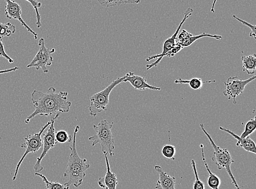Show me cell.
<instances>
[{"label": "cell", "instance_id": "cell-24", "mask_svg": "<svg viewBox=\"0 0 256 189\" xmlns=\"http://www.w3.org/2000/svg\"><path fill=\"white\" fill-rule=\"evenodd\" d=\"M162 154L166 158L172 159V160H175L176 148L172 145L166 144L164 146L162 150Z\"/></svg>", "mask_w": 256, "mask_h": 189}, {"label": "cell", "instance_id": "cell-29", "mask_svg": "<svg viewBox=\"0 0 256 189\" xmlns=\"http://www.w3.org/2000/svg\"><path fill=\"white\" fill-rule=\"evenodd\" d=\"M0 57L4 58L6 60H7L10 64L14 62V59L12 58L6 52L3 42V38H0Z\"/></svg>", "mask_w": 256, "mask_h": 189}, {"label": "cell", "instance_id": "cell-23", "mask_svg": "<svg viewBox=\"0 0 256 189\" xmlns=\"http://www.w3.org/2000/svg\"><path fill=\"white\" fill-rule=\"evenodd\" d=\"M256 129V116L252 119L248 120L246 125L245 130L242 133L240 136L241 138H246L250 136V135L252 134Z\"/></svg>", "mask_w": 256, "mask_h": 189}, {"label": "cell", "instance_id": "cell-31", "mask_svg": "<svg viewBox=\"0 0 256 189\" xmlns=\"http://www.w3.org/2000/svg\"><path fill=\"white\" fill-rule=\"evenodd\" d=\"M217 1H218V0H214V1H213L212 7L211 8V12L212 13L215 12V10H214V8H215L216 4Z\"/></svg>", "mask_w": 256, "mask_h": 189}, {"label": "cell", "instance_id": "cell-13", "mask_svg": "<svg viewBox=\"0 0 256 189\" xmlns=\"http://www.w3.org/2000/svg\"><path fill=\"white\" fill-rule=\"evenodd\" d=\"M124 82H129L136 90L144 91L150 90L153 91H160V88L148 84L144 76L134 74L132 72H128L124 76Z\"/></svg>", "mask_w": 256, "mask_h": 189}, {"label": "cell", "instance_id": "cell-19", "mask_svg": "<svg viewBox=\"0 0 256 189\" xmlns=\"http://www.w3.org/2000/svg\"><path fill=\"white\" fill-rule=\"evenodd\" d=\"M216 80L203 81L200 78H194L190 80H184L180 78L176 80V84H188L194 90H200L204 84H212L215 82Z\"/></svg>", "mask_w": 256, "mask_h": 189}, {"label": "cell", "instance_id": "cell-17", "mask_svg": "<svg viewBox=\"0 0 256 189\" xmlns=\"http://www.w3.org/2000/svg\"><path fill=\"white\" fill-rule=\"evenodd\" d=\"M200 146L201 148L202 160H203L206 170L208 174H209V176H208L207 179V184L212 189H220V186L222 184V180L217 175L211 172L204 156V146L203 144H200Z\"/></svg>", "mask_w": 256, "mask_h": 189}, {"label": "cell", "instance_id": "cell-27", "mask_svg": "<svg viewBox=\"0 0 256 189\" xmlns=\"http://www.w3.org/2000/svg\"><path fill=\"white\" fill-rule=\"evenodd\" d=\"M26 1L30 4L34 10H35L36 15V25L38 28H40L42 26L40 22L41 16L39 13L38 9L41 8L42 4L38 2V0H26Z\"/></svg>", "mask_w": 256, "mask_h": 189}, {"label": "cell", "instance_id": "cell-22", "mask_svg": "<svg viewBox=\"0 0 256 189\" xmlns=\"http://www.w3.org/2000/svg\"><path fill=\"white\" fill-rule=\"evenodd\" d=\"M16 31V26L10 22H0V38L10 37Z\"/></svg>", "mask_w": 256, "mask_h": 189}, {"label": "cell", "instance_id": "cell-16", "mask_svg": "<svg viewBox=\"0 0 256 189\" xmlns=\"http://www.w3.org/2000/svg\"><path fill=\"white\" fill-rule=\"evenodd\" d=\"M220 130L228 133L234 137L236 140V146L238 147H241L244 150L248 152H252L256 154V146L254 142L249 136L246 138H241L234 132L230 131V130L220 126Z\"/></svg>", "mask_w": 256, "mask_h": 189}, {"label": "cell", "instance_id": "cell-9", "mask_svg": "<svg viewBox=\"0 0 256 189\" xmlns=\"http://www.w3.org/2000/svg\"><path fill=\"white\" fill-rule=\"evenodd\" d=\"M38 46L40 49L33 60L27 66V68H34L36 70L42 69L44 73L48 74L49 72V70L47 66H51L53 62V57L52 54L56 52L55 48H46L45 45V40L43 38H41L38 41Z\"/></svg>", "mask_w": 256, "mask_h": 189}, {"label": "cell", "instance_id": "cell-28", "mask_svg": "<svg viewBox=\"0 0 256 189\" xmlns=\"http://www.w3.org/2000/svg\"><path fill=\"white\" fill-rule=\"evenodd\" d=\"M234 18L236 19L238 21H239L243 25L246 26L249 28L250 29H251V32H250V37H252L254 38H256V26H252V24H250L248 23V22L242 20L239 18H238L236 16L233 15Z\"/></svg>", "mask_w": 256, "mask_h": 189}, {"label": "cell", "instance_id": "cell-8", "mask_svg": "<svg viewBox=\"0 0 256 189\" xmlns=\"http://www.w3.org/2000/svg\"><path fill=\"white\" fill-rule=\"evenodd\" d=\"M60 116V114H56L52 118L50 128L43 135V151L40 156L37 158V162L34 164V170L35 173H40L43 170L44 167L41 165L42 160L46 156L47 153L53 148H54L58 144L56 139V131L54 124L56 120Z\"/></svg>", "mask_w": 256, "mask_h": 189}, {"label": "cell", "instance_id": "cell-21", "mask_svg": "<svg viewBox=\"0 0 256 189\" xmlns=\"http://www.w3.org/2000/svg\"><path fill=\"white\" fill-rule=\"evenodd\" d=\"M36 176H38L44 182L46 186L47 189H69L70 186L66 184H62L58 182H54L52 181H49L46 178V177L42 174L40 173H35Z\"/></svg>", "mask_w": 256, "mask_h": 189}, {"label": "cell", "instance_id": "cell-10", "mask_svg": "<svg viewBox=\"0 0 256 189\" xmlns=\"http://www.w3.org/2000/svg\"><path fill=\"white\" fill-rule=\"evenodd\" d=\"M256 76L246 80H242L238 76H230L224 82L225 90L223 92L224 96L228 100L233 99L234 104H236V98L242 94L246 86L255 80Z\"/></svg>", "mask_w": 256, "mask_h": 189}, {"label": "cell", "instance_id": "cell-4", "mask_svg": "<svg viewBox=\"0 0 256 189\" xmlns=\"http://www.w3.org/2000/svg\"><path fill=\"white\" fill-rule=\"evenodd\" d=\"M200 127L208 140H210L212 146L214 150L213 156L212 157V160L216 164L218 170L224 168L230 178L232 184L234 186L236 189H240L231 170V164L234 162L230 152L227 149L222 148L218 146L214 142L211 136L206 130L204 124H200Z\"/></svg>", "mask_w": 256, "mask_h": 189}, {"label": "cell", "instance_id": "cell-14", "mask_svg": "<svg viewBox=\"0 0 256 189\" xmlns=\"http://www.w3.org/2000/svg\"><path fill=\"white\" fill-rule=\"evenodd\" d=\"M106 171L104 176L101 177L98 180V184L100 187L105 189H116L118 184L116 175L113 173L110 170L108 156L104 154Z\"/></svg>", "mask_w": 256, "mask_h": 189}, {"label": "cell", "instance_id": "cell-1", "mask_svg": "<svg viewBox=\"0 0 256 189\" xmlns=\"http://www.w3.org/2000/svg\"><path fill=\"white\" fill-rule=\"evenodd\" d=\"M68 92H56V88L52 86L48 88L46 92L34 90L32 94V102L34 110L26 120L28 124L37 116H50L54 114L68 113L72 103L68 100Z\"/></svg>", "mask_w": 256, "mask_h": 189}, {"label": "cell", "instance_id": "cell-6", "mask_svg": "<svg viewBox=\"0 0 256 189\" xmlns=\"http://www.w3.org/2000/svg\"><path fill=\"white\" fill-rule=\"evenodd\" d=\"M51 124V120L48 122L45 126L40 129L38 133L28 134L25 138L26 142L21 144V148L26 149V152L24 154L20 160L17 164L14 176H13V180H15L16 178L18 173L23 161L24 160L26 157L30 153H35L38 152L43 146L42 138V135L43 134L45 130L50 126Z\"/></svg>", "mask_w": 256, "mask_h": 189}, {"label": "cell", "instance_id": "cell-25", "mask_svg": "<svg viewBox=\"0 0 256 189\" xmlns=\"http://www.w3.org/2000/svg\"><path fill=\"white\" fill-rule=\"evenodd\" d=\"M190 164H192L195 176V180L194 182L193 189H205L204 182H202L199 178L197 168H196V164L195 161L194 160H192V162H190Z\"/></svg>", "mask_w": 256, "mask_h": 189}, {"label": "cell", "instance_id": "cell-12", "mask_svg": "<svg viewBox=\"0 0 256 189\" xmlns=\"http://www.w3.org/2000/svg\"><path fill=\"white\" fill-rule=\"evenodd\" d=\"M204 38H210L217 40L222 39V36L218 34H211L206 32L202 33L197 36H194L186 30H182L176 40V46L182 50L186 47L192 46L196 40Z\"/></svg>", "mask_w": 256, "mask_h": 189}, {"label": "cell", "instance_id": "cell-7", "mask_svg": "<svg viewBox=\"0 0 256 189\" xmlns=\"http://www.w3.org/2000/svg\"><path fill=\"white\" fill-rule=\"evenodd\" d=\"M194 10L190 8H188L186 12L184 14V16L182 20L181 21L180 25L177 28L176 32L172 35V36L166 40L163 45L162 52L160 54L148 57L146 59V62H148L150 61L154 60V59H157V60L154 62L150 64H148L146 66V70H150L152 68L157 67L162 59L166 56L168 53L174 48L176 44V40L178 38V34L180 33V29L184 24V23L188 18V17L192 15Z\"/></svg>", "mask_w": 256, "mask_h": 189}, {"label": "cell", "instance_id": "cell-2", "mask_svg": "<svg viewBox=\"0 0 256 189\" xmlns=\"http://www.w3.org/2000/svg\"><path fill=\"white\" fill-rule=\"evenodd\" d=\"M80 126L74 129L72 144L70 146V154L68 158L67 169L65 171L64 178L68 179L64 184L70 186L71 185L78 188L82 184L83 180L86 176V172L90 168V164H87L86 158H82L78 155L76 148V136L80 130Z\"/></svg>", "mask_w": 256, "mask_h": 189}, {"label": "cell", "instance_id": "cell-15", "mask_svg": "<svg viewBox=\"0 0 256 189\" xmlns=\"http://www.w3.org/2000/svg\"><path fill=\"white\" fill-rule=\"evenodd\" d=\"M154 168L159 175V179L156 186V189H176V179L174 176H172L164 172L158 165H156Z\"/></svg>", "mask_w": 256, "mask_h": 189}, {"label": "cell", "instance_id": "cell-26", "mask_svg": "<svg viewBox=\"0 0 256 189\" xmlns=\"http://www.w3.org/2000/svg\"><path fill=\"white\" fill-rule=\"evenodd\" d=\"M73 138L71 136L66 132L60 131L56 134V139L57 143L64 144L68 142L71 143Z\"/></svg>", "mask_w": 256, "mask_h": 189}, {"label": "cell", "instance_id": "cell-18", "mask_svg": "<svg viewBox=\"0 0 256 189\" xmlns=\"http://www.w3.org/2000/svg\"><path fill=\"white\" fill-rule=\"evenodd\" d=\"M242 61L243 72H246L249 75L254 74L256 69V54L242 56Z\"/></svg>", "mask_w": 256, "mask_h": 189}, {"label": "cell", "instance_id": "cell-30", "mask_svg": "<svg viewBox=\"0 0 256 189\" xmlns=\"http://www.w3.org/2000/svg\"><path fill=\"white\" fill-rule=\"evenodd\" d=\"M19 70L18 67H14V68L7 69V70H0V74L15 72L16 70Z\"/></svg>", "mask_w": 256, "mask_h": 189}, {"label": "cell", "instance_id": "cell-3", "mask_svg": "<svg viewBox=\"0 0 256 189\" xmlns=\"http://www.w3.org/2000/svg\"><path fill=\"white\" fill-rule=\"evenodd\" d=\"M114 122H110L108 120H101L98 126L94 125L95 134L89 138V140L92 142V146L100 144L104 154H110L111 156L114 155V138L112 129Z\"/></svg>", "mask_w": 256, "mask_h": 189}, {"label": "cell", "instance_id": "cell-20", "mask_svg": "<svg viewBox=\"0 0 256 189\" xmlns=\"http://www.w3.org/2000/svg\"><path fill=\"white\" fill-rule=\"evenodd\" d=\"M104 8H110L123 4H138L140 0H97Z\"/></svg>", "mask_w": 256, "mask_h": 189}, {"label": "cell", "instance_id": "cell-11", "mask_svg": "<svg viewBox=\"0 0 256 189\" xmlns=\"http://www.w3.org/2000/svg\"><path fill=\"white\" fill-rule=\"evenodd\" d=\"M4 1L6 2V6L4 9L6 17L9 20H18L20 22L21 25L33 35L34 39L37 40L38 38V34L33 31L22 18V10L20 4L15 2L11 1V0H4Z\"/></svg>", "mask_w": 256, "mask_h": 189}, {"label": "cell", "instance_id": "cell-5", "mask_svg": "<svg viewBox=\"0 0 256 189\" xmlns=\"http://www.w3.org/2000/svg\"><path fill=\"white\" fill-rule=\"evenodd\" d=\"M124 76L112 81L110 84L100 92L94 94L90 98V105L88 107L92 116L96 117L98 114L107 110L109 104L110 96L113 90L118 84L123 82Z\"/></svg>", "mask_w": 256, "mask_h": 189}]
</instances>
